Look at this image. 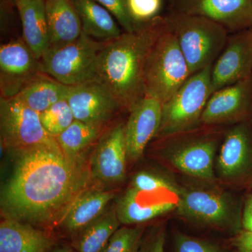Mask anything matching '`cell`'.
<instances>
[{
  "mask_svg": "<svg viewBox=\"0 0 252 252\" xmlns=\"http://www.w3.org/2000/svg\"><path fill=\"white\" fill-rule=\"evenodd\" d=\"M11 152L16 159L1 189V216L36 227L61 225L91 187L89 163L66 156L56 140Z\"/></svg>",
  "mask_w": 252,
  "mask_h": 252,
  "instance_id": "6da1fadb",
  "label": "cell"
},
{
  "mask_svg": "<svg viewBox=\"0 0 252 252\" xmlns=\"http://www.w3.org/2000/svg\"><path fill=\"white\" fill-rule=\"evenodd\" d=\"M166 26L165 16H158L135 31L123 32L107 41L99 52L95 80L110 92L124 112L130 113L146 97L147 61Z\"/></svg>",
  "mask_w": 252,
  "mask_h": 252,
  "instance_id": "7a4b0ae2",
  "label": "cell"
},
{
  "mask_svg": "<svg viewBox=\"0 0 252 252\" xmlns=\"http://www.w3.org/2000/svg\"><path fill=\"white\" fill-rule=\"evenodd\" d=\"M190 74L213 65L224 49L230 33L223 26L200 16L169 11L165 15Z\"/></svg>",
  "mask_w": 252,
  "mask_h": 252,
  "instance_id": "3957f363",
  "label": "cell"
},
{
  "mask_svg": "<svg viewBox=\"0 0 252 252\" xmlns=\"http://www.w3.org/2000/svg\"><path fill=\"white\" fill-rule=\"evenodd\" d=\"M190 76L185 56L167 24L154 44L147 61L146 96L164 104L171 98Z\"/></svg>",
  "mask_w": 252,
  "mask_h": 252,
  "instance_id": "277c9868",
  "label": "cell"
},
{
  "mask_svg": "<svg viewBox=\"0 0 252 252\" xmlns=\"http://www.w3.org/2000/svg\"><path fill=\"white\" fill-rule=\"evenodd\" d=\"M212 66L192 74L171 98L162 104L161 123L157 137H166L201 126L202 115L213 94Z\"/></svg>",
  "mask_w": 252,
  "mask_h": 252,
  "instance_id": "5b68a950",
  "label": "cell"
},
{
  "mask_svg": "<svg viewBox=\"0 0 252 252\" xmlns=\"http://www.w3.org/2000/svg\"><path fill=\"white\" fill-rule=\"evenodd\" d=\"M106 42L82 32L67 45L46 49L40 59L43 72L68 86L95 80L97 59Z\"/></svg>",
  "mask_w": 252,
  "mask_h": 252,
  "instance_id": "8992f818",
  "label": "cell"
},
{
  "mask_svg": "<svg viewBox=\"0 0 252 252\" xmlns=\"http://www.w3.org/2000/svg\"><path fill=\"white\" fill-rule=\"evenodd\" d=\"M0 132L1 145L10 152L56 141L44 130L39 113L17 97H0Z\"/></svg>",
  "mask_w": 252,
  "mask_h": 252,
  "instance_id": "52a82bcc",
  "label": "cell"
},
{
  "mask_svg": "<svg viewBox=\"0 0 252 252\" xmlns=\"http://www.w3.org/2000/svg\"><path fill=\"white\" fill-rule=\"evenodd\" d=\"M198 127L194 135L189 136V130L174 134L178 141L170 147V162L187 175L212 180L215 177L214 160L219 139L215 132H197Z\"/></svg>",
  "mask_w": 252,
  "mask_h": 252,
  "instance_id": "ba28073f",
  "label": "cell"
},
{
  "mask_svg": "<svg viewBox=\"0 0 252 252\" xmlns=\"http://www.w3.org/2000/svg\"><path fill=\"white\" fill-rule=\"evenodd\" d=\"M168 11L200 16L230 34L252 27V0H166Z\"/></svg>",
  "mask_w": 252,
  "mask_h": 252,
  "instance_id": "9c48e42d",
  "label": "cell"
},
{
  "mask_svg": "<svg viewBox=\"0 0 252 252\" xmlns=\"http://www.w3.org/2000/svg\"><path fill=\"white\" fill-rule=\"evenodd\" d=\"M43 72L41 61L23 39L0 47V94L3 98L16 97L32 79Z\"/></svg>",
  "mask_w": 252,
  "mask_h": 252,
  "instance_id": "30bf717a",
  "label": "cell"
},
{
  "mask_svg": "<svg viewBox=\"0 0 252 252\" xmlns=\"http://www.w3.org/2000/svg\"><path fill=\"white\" fill-rule=\"evenodd\" d=\"M125 124L120 122L110 126L97 141L89 162L93 180L109 186L121 183L125 179L128 159Z\"/></svg>",
  "mask_w": 252,
  "mask_h": 252,
  "instance_id": "8fae6325",
  "label": "cell"
},
{
  "mask_svg": "<svg viewBox=\"0 0 252 252\" xmlns=\"http://www.w3.org/2000/svg\"><path fill=\"white\" fill-rule=\"evenodd\" d=\"M67 100L74 119L104 130L122 111L116 99L99 81L69 86Z\"/></svg>",
  "mask_w": 252,
  "mask_h": 252,
  "instance_id": "7c38bea8",
  "label": "cell"
},
{
  "mask_svg": "<svg viewBox=\"0 0 252 252\" xmlns=\"http://www.w3.org/2000/svg\"><path fill=\"white\" fill-rule=\"evenodd\" d=\"M251 120L252 74L214 92L207 102L200 123L204 126H218Z\"/></svg>",
  "mask_w": 252,
  "mask_h": 252,
  "instance_id": "4fadbf2b",
  "label": "cell"
},
{
  "mask_svg": "<svg viewBox=\"0 0 252 252\" xmlns=\"http://www.w3.org/2000/svg\"><path fill=\"white\" fill-rule=\"evenodd\" d=\"M252 74V27L232 33L212 69V91Z\"/></svg>",
  "mask_w": 252,
  "mask_h": 252,
  "instance_id": "5bb4252c",
  "label": "cell"
},
{
  "mask_svg": "<svg viewBox=\"0 0 252 252\" xmlns=\"http://www.w3.org/2000/svg\"><path fill=\"white\" fill-rule=\"evenodd\" d=\"M180 195L178 190L142 192L130 187L116 205L118 217L124 225L148 221L177 208Z\"/></svg>",
  "mask_w": 252,
  "mask_h": 252,
  "instance_id": "9a60e30c",
  "label": "cell"
},
{
  "mask_svg": "<svg viewBox=\"0 0 252 252\" xmlns=\"http://www.w3.org/2000/svg\"><path fill=\"white\" fill-rule=\"evenodd\" d=\"M177 209L182 217L216 226L238 223L240 220L233 202L210 190H192L180 193Z\"/></svg>",
  "mask_w": 252,
  "mask_h": 252,
  "instance_id": "2e32d148",
  "label": "cell"
},
{
  "mask_svg": "<svg viewBox=\"0 0 252 252\" xmlns=\"http://www.w3.org/2000/svg\"><path fill=\"white\" fill-rule=\"evenodd\" d=\"M217 160L222 177L237 180L252 172V120L238 123L223 135Z\"/></svg>",
  "mask_w": 252,
  "mask_h": 252,
  "instance_id": "e0dca14e",
  "label": "cell"
},
{
  "mask_svg": "<svg viewBox=\"0 0 252 252\" xmlns=\"http://www.w3.org/2000/svg\"><path fill=\"white\" fill-rule=\"evenodd\" d=\"M162 104L146 96L129 113L125 124V139L127 158L139 160L151 140L157 137L161 123Z\"/></svg>",
  "mask_w": 252,
  "mask_h": 252,
  "instance_id": "ac0fdd59",
  "label": "cell"
},
{
  "mask_svg": "<svg viewBox=\"0 0 252 252\" xmlns=\"http://www.w3.org/2000/svg\"><path fill=\"white\" fill-rule=\"evenodd\" d=\"M54 241L45 232L19 220L3 219L0 252H49Z\"/></svg>",
  "mask_w": 252,
  "mask_h": 252,
  "instance_id": "d6986e66",
  "label": "cell"
},
{
  "mask_svg": "<svg viewBox=\"0 0 252 252\" xmlns=\"http://www.w3.org/2000/svg\"><path fill=\"white\" fill-rule=\"evenodd\" d=\"M45 11L49 36L48 49L67 45L82 34L80 18L71 0H45Z\"/></svg>",
  "mask_w": 252,
  "mask_h": 252,
  "instance_id": "ffe728a7",
  "label": "cell"
},
{
  "mask_svg": "<svg viewBox=\"0 0 252 252\" xmlns=\"http://www.w3.org/2000/svg\"><path fill=\"white\" fill-rule=\"evenodd\" d=\"M23 27V39L38 59L49 47L45 0H20L16 3Z\"/></svg>",
  "mask_w": 252,
  "mask_h": 252,
  "instance_id": "44dd1931",
  "label": "cell"
},
{
  "mask_svg": "<svg viewBox=\"0 0 252 252\" xmlns=\"http://www.w3.org/2000/svg\"><path fill=\"white\" fill-rule=\"evenodd\" d=\"M114 197L110 190L90 187L71 207L61 226L64 231L76 234L100 217Z\"/></svg>",
  "mask_w": 252,
  "mask_h": 252,
  "instance_id": "7402d4cb",
  "label": "cell"
},
{
  "mask_svg": "<svg viewBox=\"0 0 252 252\" xmlns=\"http://www.w3.org/2000/svg\"><path fill=\"white\" fill-rule=\"evenodd\" d=\"M80 18L83 32L94 39L109 41L122 34L115 18L96 0H71Z\"/></svg>",
  "mask_w": 252,
  "mask_h": 252,
  "instance_id": "603a6c76",
  "label": "cell"
},
{
  "mask_svg": "<svg viewBox=\"0 0 252 252\" xmlns=\"http://www.w3.org/2000/svg\"><path fill=\"white\" fill-rule=\"evenodd\" d=\"M121 224L116 206L106 210L74 235L73 247L77 252H103Z\"/></svg>",
  "mask_w": 252,
  "mask_h": 252,
  "instance_id": "cb8c5ba5",
  "label": "cell"
},
{
  "mask_svg": "<svg viewBox=\"0 0 252 252\" xmlns=\"http://www.w3.org/2000/svg\"><path fill=\"white\" fill-rule=\"evenodd\" d=\"M69 91V86L41 72L15 97L40 114L53 104L67 98Z\"/></svg>",
  "mask_w": 252,
  "mask_h": 252,
  "instance_id": "d4e9b609",
  "label": "cell"
},
{
  "mask_svg": "<svg viewBox=\"0 0 252 252\" xmlns=\"http://www.w3.org/2000/svg\"><path fill=\"white\" fill-rule=\"evenodd\" d=\"M104 130L85 123L74 120L61 135L55 137L63 153L67 157L77 158L97 142Z\"/></svg>",
  "mask_w": 252,
  "mask_h": 252,
  "instance_id": "484cf974",
  "label": "cell"
},
{
  "mask_svg": "<svg viewBox=\"0 0 252 252\" xmlns=\"http://www.w3.org/2000/svg\"><path fill=\"white\" fill-rule=\"evenodd\" d=\"M39 116L44 130L54 137L61 135L75 120L67 99L53 104Z\"/></svg>",
  "mask_w": 252,
  "mask_h": 252,
  "instance_id": "4316f807",
  "label": "cell"
},
{
  "mask_svg": "<svg viewBox=\"0 0 252 252\" xmlns=\"http://www.w3.org/2000/svg\"><path fill=\"white\" fill-rule=\"evenodd\" d=\"M143 233L142 227L119 228L103 252H140Z\"/></svg>",
  "mask_w": 252,
  "mask_h": 252,
  "instance_id": "83f0119b",
  "label": "cell"
},
{
  "mask_svg": "<svg viewBox=\"0 0 252 252\" xmlns=\"http://www.w3.org/2000/svg\"><path fill=\"white\" fill-rule=\"evenodd\" d=\"M163 0H127V8L137 27L160 16Z\"/></svg>",
  "mask_w": 252,
  "mask_h": 252,
  "instance_id": "f1b7e54d",
  "label": "cell"
},
{
  "mask_svg": "<svg viewBox=\"0 0 252 252\" xmlns=\"http://www.w3.org/2000/svg\"><path fill=\"white\" fill-rule=\"evenodd\" d=\"M132 189L142 192H158L165 190H177L175 185L160 176L148 172H141L134 176Z\"/></svg>",
  "mask_w": 252,
  "mask_h": 252,
  "instance_id": "f546056e",
  "label": "cell"
},
{
  "mask_svg": "<svg viewBox=\"0 0 252 252\" xmlns=\"http://www.w3.org/2000/svg\"><path fill=\"white\" fill-rule=\"evenodd\" d=\"M114 16L124 32H132L137 26L131 19L127 8V0H96Z\"/></svg>",
  "mask_w": 252,
  "mask_h": 252,
  "instance_id": "4dcf8cb0",
  "label": "cell"
},
{
  "mask_svg": "<svg viewBox=\"0 0 252 252\" xmlns=\"http://www.w3.org/2000/svg\"><path fill=\"white\" fill-rule=\"evenodd\" d=\"M177 252H220L211 244L185 235H179L176 240Z\"/></svg>",
  "mask_w": 252,
  "mask_h": 252,
  "instance_id": "1f68e13d",
  "label": "cell"
},
{
  "mask_svg": "<svg viewBox=\"0 0 252 252\" xmlns=\"http://www.w3.org/2000/svg\"><path fill=\"white\" fill-rule=\"evenodd\" d=\"M165 235L161 231L151 235L143 242L142 240L140 252H165Z\"/></svg>",
  "mask_w": 252,
  "mask_h": 252,
  "instance_id": "d6a6232c",
  "label": "cell"
},
{
  "mask_svg": "<svg viewBox=\"0 0 252 252\" xmlns=\"http://www.w3.org/2000/svg\"><path fill=\"white\" fill-rule=\"evenodd\" d=\"M238 252H252V231L242 232L235 241Z\"/></svg>",
  "mask_w": 252,
  "mask_h": 252,
  "instance_id": "836d02e7",
  "label": "cell"
},
{
  "mask_svg": "<svg viewBox=\"0 0 252 252\" xmlns=\"http://www.w3.org/2000/svg\"><path fill=\"white\" fill-rule=\"evenodd\" d=\"M251 217H252V194L245 203L242 220H247V219L251 218Z\"/></svg>",
  "mask_w": 252,
  "mask_h": 252,
  "instance_id": "e575fe53",
  "label": "cell"
},
{
  "mask_svg": "<svg viewBox=\"0 0 252 252\" xmlns=\"http://www.w3.org/2000/svg\"><path fill=\"white\" fill-rule=\"evenodd\" d=\"M49 252H74L72 249L67 248V247H62V248H57L54 250H51Z\"/></svg>",
  "mask_w": 252,
  "mask_h": 252,
  "instance_id": "d590c367",
  "label": "cell"
},
{
  "mask_svg": "<svg viewBox=\"0 0 252 252\" xmlns=\"http://www.w3.org/2000/svg\"><path fill=\"white\" fill-rule=\"evenodd\" d=\"M4 1L9 3V4L12 5V6H16V3L19 1L20 0H4Z\"/></svg>",
  "mask_w": 252,
  "mask_h": 252,
  "instance_id": "8d00e7d4",
  "label": "cell"
}]
</instances>
